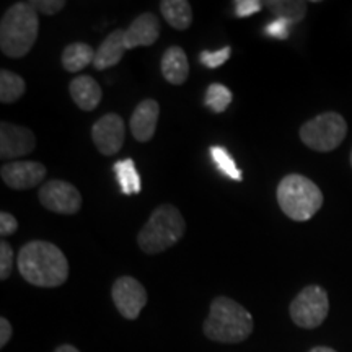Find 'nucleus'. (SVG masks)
Returning <instances> with one entry per match:
<instances>
[{"label": "nucleus", "instance_id": "9b49d317", "mask_svg": "<svg viewBox=\"0 0 352 352\" xmlns=\"http://www.w3.org/2000/svg\"><path fill=\"white\" fill-rule=\"evenodd\" d=\"M36 147V138L28 127L15 126L10 122L0 124V158L13 160L30 155Z\"/></svg>", "mask_w": 352, "mask_h": 352}, {"label": "nucleus", "instance_id": "cd10ccee", "mask_svg": "<svg viewBox=\"0 0 352 352\" xmlns=\"http://www.w3.org/2000/svg\"><path fill=\"white\" fill-rule=\"evenodd\" d=\"M233 6H235V15L239 19H246V16H252L261 10L263 2H258V0H236V2H233Z\"/></svg>", "mask_w": 352, "mask_h": 352}, {"label": "nucleus", "instance_id": "f257e3e1", "mask_svg": "<svg viewBox=\"0 0 352 352\" xmlns=\"http://www.w3.org/2000/svg\"><path fill=\"white\" fill-rule=\"evenodd\" d=\"M16 264L26 283L36 287H59L69 277L67 258L51 241H28L20 250Z\"/></svg>", "mask_w": 352, "mask_h": 352}, {"label": "nucleus", "instance_id": "393cba45", "mask_svg": "<svg viewBox=\"0 0 352 352\" xmlns=\"http://www.w3.org/2000/svg\"><path fill=\"white\" fill-rule=\"evenodd\" d=\"M230 54H232V47L226 46V47H222V50L214 51V52L212 51H202L199 59H201V64L206 65L208 69H217L222 64H226L228 59H230Z\"/></svg>", "mask_w": 352, "mask_h": 352}, {"label": "nucleus", "instance_id": "a878e982", "mask_svg": "<svg viewBox=\"0 0 352 352\" xmlns=\"http://www.w3.org/2000/svg\"><path fill=\"white\" fill-rule=\"evenodd\" d=\"M13 258H15V253H13L12 246L7 241H2L0 243V279L2 280H6L12 274Z\"/></svg>", "mask_w": 352, "mask_h": 352}, {"label": "nucleus", "instance_id": "9d476101", "mask_svg": "<svg viewBox=\"0 0 352 352\" xmlns=\"http://www.w3.org/2000/svg\"><path fill=\"white\" fill-rule=\"evenodd\" d=\"M91 139L100 153L111 157L124 145V121L120 114L108 113L91 127Z\"/></svg>", "mask_w": 352, "mask_h": 352}, {"label": "nucleus", "instance_id": "2f4dec72", "mask_svg": "<svg viewBox=\"0 0 352 352\" xmlns=\"http://www.w3.org/2000/svg\"><path fill=\"white\" fill-rule=\"evenodd\" d=\"M54 352H80V351H78L77 347H74V346H70V344H63V346L57 347Z\"/></svg>", "mask_w": 352, "mask_h": 352}, {"label": "nucleus", "instance_id": "4468645a", "mask_svg": "<svg viewBox=\"0 0 352 352\" xmlns=\"http://www.w3.org/2000/svg\"><path fill=\"white\" fill-rule=\"evenodd\" d=\"M160 36V21L153 13H142L124 32L126 50L152 46Z\"/></svg>", "mask_w": 352, "mask_h": 352}, {"label": "nucleus", "instance_id": "39448f33", "mask_svg": "<svg viewBox=\"0 0 352 352\" xmlns=\"http://www.w3.org/2000/svg\"><path fill=\"white\" fill-rule=\"evenodd\" d=\"M186 223L182 212L171 204H162L153 210L151 219L138 235V243L144 253L158 254L176 245L184 235Z\"/></svg>", "mask_w": 352, "mask_h": 352}, {"label": "nucleus", "instance_id": "412c9836", "mask_svg": "<svg viewBox=\"0 0 352 352\" xmlns=\"http://www.w3.org/2000/svg\"><path fill=\"white\" fill-rule=\"evenodd\" d=\"M267 10H270L274 19L287 20L289 23H298L305 19L307 15V3L298 2V0H270L266 2Z\"/></svg>", "mask_w": 352, "mask_h": 352}, {"label": "nucleus", "instance_id": "72a5a7b5", "mask_svg": "<svg viewBox=\"0 0 352 352\" xmlns=\"http://www.w3.org/2000/svg\"><path fill=\"white\" fill-rule=\"evenodd\" d=\"M351 166H352V151H351Z\"/></svg>", "mask_w": 352, "mask_h": 352}, {"label": "nucleus", "instance_id": "ddd939ff", "mask_svg": "<svg viewBox=\"0 0 352 352\" xmlns=\"http://www.w3.org/2000/svg\"><path fill=\"white\" fill-rule=\"evenodd\" d=\"M160 104L155 100H144L132 113L129 126L131 132L138 142H148L157 131Z\"/></svg>", "mask_w": 352, "mask_h": 352}, {"label": "nucleus", "instance_id": "4be33fe9", "mask_svg": "<svg viewBox=\"0 0 352 352\" xmlns=\"http://www.w3.org/2000/svg\"><path fill=\"white\" fill-rule=\"evenodd\" d=\"M26 90V83L20 76L10 70L0 72V101L6 104L15 103L23 96Z\"/></svg>", "mask_w": 352, "mask_h": 352}, {"label": "nucleus", "instance_id": "f03ea898", "mask_svg": "<svg viewBox=\"0 0 352 352\" xmlns=\"http://www.w3.org/2000/svg\"><path fill=\"white\" fill-rule=\"evenodd\" d=\"M253 316L240 303L228 297H217L210 303L204 321V334L215 342L236 344L248 340L253 333Z\"/></svg>", "mask_w": 352, "mask_h": 352}, {"label": "nucleus", "instance_id": "423d86ee", "mask_svg": "<svg viewBox=\"0 0 352 352\" xmlns=\"http://www.w3.org/2000/svg\"><path fill=\"white\" fill-rule=\"evenodd\" d=\"M347 124L340 113L328 111L318 114L300 127V140L316 152H331L346 139Z\"/></svg>", "mask_w": 352, "mask_h": 352}, {"label": "nucleus", "instance_id": "0eeeda50", "mask_svg": "<svg viewBox=\"0 0 352 352\" xmlns=\"http://www.w3.org/2000/svg\"><path fill=\"white\" fill-rule=\"evenodd\" d=\"M290 318L297 327L318 328L329 314V298L321 285H307L290 303Z\"/></svg>", "mask_w": 352, "mask_h": 352}, {"label": "nucleus", "instance_id": "bb28decb", "mask_svg": "<svg viewBox=\"0 0 352 352\" xmlns=\"http://www.w3.org/2000/svg\"><path fill=\"white\" fill-rule=\"evenodd\" d=\"M30 3H32L34 10L43 13V15H56L65 7L64 0H33Z\"/></svg>", "mask_w": 352, "mask_h": 352}, {"label": "nucleus", "instance_id": "5701e85b", "mask_svg": "<svg viewBox=\"0 0 352 352\" xmlns=\"http://www.w3.org/2000/svg\"><path fill=\"white\" fill-rule=\"evenodd\" d=\"M233 100V95L230 88L222 85V83H212L209 85L208 90H206V98L204 104L208 107L212 113H223L226 109L230 107Z\"/></svg>", "mask_w": 352, "mask_h": 352}, {"label": "nucleus", "instance_id": "b1692460", "mask_svg": "<svg viewBox=\"0 0 352 352\" xmlns=\"http://www.w3.org/2000/svg\"><path fill=\"white\" fill-rule=\"evenodd\" d=\"M210 157H212L215 166L222 175L228 176V178L235 179V182H241L243 176H241V170L236 166L233 157L228 153L223 147H219V145H214L210 147Z\"/></svg>", "mask_w": 352, "mask_h": 352}, {"label": "nucleus", "instance_id": "20e7f679", "mask_svg": "<svg viewBox=\"0 0 352 352\" xmlns=\"http://www.w3.org/2000/svg\"><path fill=\"white\" fill-rule=\"evenodd\" d=\"M277 202L283 212L296 222H305L323 206V192L307 176L290 173L277 186Z\"/></svg>", "mask_w": 352, "mask_h": 352}, {"label": "nucleus", "instance_id": "c85d7f7f", "mask_svg": "<svg viewBox=\"0 0 352 352\" xmlns=\"http://www.w3.org/2000/svg\"><path fill=\"white\" fill-rule=\"evenodd\" d=\"M292 23H289L287 20L283 19H274V21H271L270 25L264 28L267 36H272L276 39H285L289 36V26Z\"/></svg>", "mask_w": 352, "mask_h": 352}, {"label": "nucleus", "instance_id": "6ab92c4d", "mask_svg": "<svg viewBox=\"0 0 352 352\" xmlns=\"http://www.w3.org/2000/svg\"><path fill=\"white\" fill-rule=\"evenodd\" d=\"M164 19L175 30H188L192 23V8L186 0H164L160 3Z\"/></svg>", "mask_w": 352, "mask_h": 352}, {"label": "nucleus", "instance_id": "7c9ffc66", "mask_svg": "<svg viewBox=\"0 0 352 352\" xmlns=\"http://www.w3.org/2000/svg\"><path fill=\"white\" fill-rule=\"evenodd\" d=\"M12 324L7 318H0V347L7 346V342L10 341L12 338Z\"/></svg>", "mask_w": 352, "mask_h": 352}, {"label": "nucleus", "instance_id": "1a4fd4ad", "mask_svg": "<svg viewBox=\"0 0 352 352\" xmlns=\"http://www.w3.org/2000/svg\"><path fill=\"white\" fill-rule=\"evenodd\" d=\"M111 297L118 311L126 320H135L147 303V292L138 279L122 276L113 284Z\"/></svg>", "mask_w": 352, "mask_h": 352}, {"label": "nucleus", "instance_id": "6e6552de", "mask_svg": "<svg viewBox=\"0 0 352 352\" xmlns=\"http://www.w3.org/2000/svg\"><path fill=\"white\" fill-rule=\"evenodd\" d=\"M38 196L43 208L56 214L72 215L82 208V196L78 189L63 179H51L44 183Z\"/></svg>", "mask_w": 352, "mask_h": 352}, {"label": "nucleus", "instance_id": "a211bd4d", "mask_svg": "<svg viewBox=\"0 0 352 352\" xmlns=\"http://www.w3.org/2000/svg\"><path fill=\"white\" fill-rule=\"evenodd\" d=\"M96 51L87 43H72L65 46L60 63L67 72H80L88 64H94Z\"/></svg>", "mask_w": 352, "mask_h": 352}, {"label": "nucleus", "instance_id": "dca6fc26", "mask_svg": "<svg viewBox=\"0 0 352 352\" xmlns=\"http://www.w3.org/2000/svg\"><path fill=\"white\" fill-rule=\"evenodd\" d=\"M126 41H124V32L122 30H114L109 33L104 41L100 44L96 50L94 67L96 70H104L109 67H114L116 64L121 63L122 56L126 52Z\"/></svg>", "mask_w": 352, "mask_h": 352}, {"label": "nucleus", "instance_id": "c756f323", "mask_svg": "<svg viewBox=\"0 0 352 352\" xmlns=\"http://www.w3.org/2000/svg\"><path fill=\"white\" fill-rule=\"evenodd\" d=\"M19 228V220L8 212H0V235L10 236Z\"/></svg>", "mask_w": 352, "mask_h": 352}, {"label": "nucleus", "instance_id": "f8f14e48", "mask_svg": "<svg viewBox=\"0 0 352 352\" xmlns=\"http://www.w3.org/2000/svg\"><path fill=\"white\" fill-rule=\"evenodd\" d=\"M3 183L10 189H32L46 178V166L39 162H10L0 170Z\"/></svg>", "mask_w": 352, "mask_h": 352}, {"label": "nucleus", "instance_id": "2eb2a0df", "mask_svg": "<svg viewBox=\"0 0 352 352\" xmlns=\"http://www.w3.org/2000/svg\"><path fill=\"white\" fill-rule=\"evenodd\" d=\"M69 91L72 96L74 103L77 104L82 111H94L98 108L103 98V91L98 82L90 76H78L69 83Z\"/></svg>", "mask_w": 352, "mask_h": 352}, {"label": "nucleus", "instance_id": "7ed1b4c3", "mask_svg": "<svg viewBox=\"0 0 352 352\" xmlns=\"http://www.w3.org/2000/svg\"><path fill=\"white\" fill-rule=\"evenodd\" d=\"M38 32V12L32 3H13L0 21V50L7 57L20 59L32 51Z\"/></svg>", "mask_w": 352, "mask_h": 352}, {"label": "nucleus", "instance_id": "473e14b6", "mask_svg": "<svg viewBox=\"0 0 352 352\" xmlns=\"http://www.w3.org/2000/svg\"><path fill=\"white\" fill-rule=\"evenodd\" d=\"M310 352H336L331 347H327V346H318V347H314Z\"/></svg>", "mask_w": 352, "mask_h": 352}, {"label": "nucleus", "instance_id": "f3484780", "mask_svg": "<svg viewBox=\"0 0 352 352\" xmlns=\"http://www.w3.org/2000/svg\"><path fill=\"white\" fill-rule=\"evenodd\" d=\"M162 74L171 85H183L189 77L188 56L179 46H171L162 57Z\"/></svg>", "mask_w": 352, "mask_h": 352}, {"label": "nucleus", "instance_id": "aec40b11", "mask_svg": "<svg viewBox=\"0 0 352 352\" xmlns=\"http://www.w3.org/2000/svg\"><path fill=\"white\" fill-rule=\"evenodd\" d=\"M114 175H116L118 183H120L121 191L124 195L131 196V195H139L140 188V176L138 173V168H135V164L132 158H126V160H120L116 162L113 166Z\"/></svg>", "mask_w": 352, "mask_h": 352}]
</instances>
